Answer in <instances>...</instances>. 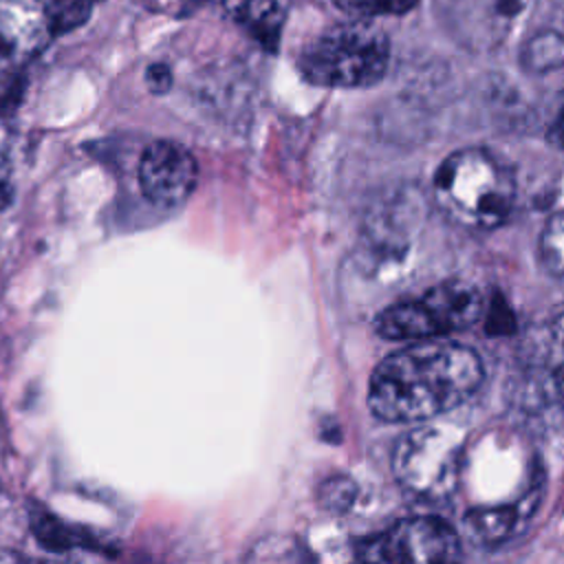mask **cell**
<instances>
[{
	"label": "cell",
	"instance_id": "6da1fadb",
	"mask_svg": "<svg viewBox=\"0 0 564 564\" xmlns=\"http://www.w3.org/2000/svg\"><path fill=\"white\" fill-rule=\"evenodd\" d=\"M485 368L469 346L414 341L383 357L370 375L368 408L390 423H416L458 408L482 383Z\"/></svg>",
	"mask_w": 564,
	"mask_h": 564
},
{
	"label": "cell",
	"instance_id": "7a4b0ae2",
	"mask_svg": "<svg viewBox=\"0 0 564 564\" xmlns=\"http://www.w3.org/2000/svg\"><path fill=\"white\" fill-rule=\"evenodd\" d=\"M432 196L456 225L491 231L511 216L516 178L511 167L491 150L463 148L438 163L432 176Z\"/></svg>",
	"mask_w": 564,
	"mask_h": 564
},
{
	"label": "cell",
	"instance_id": "3957f363",
	"mask_svg": "<svg viewBox=\"0 0 564 564\" xmlns=\"http://www.w3.org/2000/svg\"><path fill=\"white\" fill-rule=\"evenodd\" d=\"M390 62L388 35L368 20L330 24L300 55L302 77L322 88H368L383 79Z\"/></svg>",
	"mask_w": 564,
	"mask_h": 564
},
{
	"label": "cell",
	"instance_id": "277c9868",
	"mask_svg": "<svg viewBox=\"0 0 564 564\" xmlns=\"http://www.w3.org/2000/svg\"><path fill=\"white\" fill-rule=\"evenodd\" d=\"M482 313V291L474 282L449 278L386 306L375 317V330L392 341H430L474 326Z\"/></svg>",
	"mask_w": 564,
	"mask_h": 564
},
{
	"label": "cell",
	"instance_id": "5b68a950",
	"mask_svg": "<svg viewBox=\"0 0 564 564\" xmlns=\"http://www.w3.org/2000/svg\"><path fill=\"white\" fill-rule=\"evenodd\" d=\"M361 564H460L463 549L449 522L414 516L364 538L357 546Z\"/></svg>",
	"mask_w": 564,
	"mask_h": 564
},
{
	"label": "cell",
	"instance_id": "8992f818",
	"mask_svg": "<svg viewBox=\"0 0 564 564\" xmlns=\"http://www.w3.org/2000/svg\"><path fill=\"white\" fill-rule=\"evenodd\" d=\"M392 471L410 494L441 500L456 485L458 438L449 430L419 425L397 441Z\"/></svg>",
	"mask_w": 564,
	"mask_h": 564
},
{
	"label": "cell",
	"instance_id": "52a82bcc",
	"mask_svg": "<svg viewBox=\"0 0 564 564\" xmlns=\"http://www.w3.org/2000/svg\"><path fill=\"white\" fill-rule=\"evenodd\" d=\"M531 0H434L441 29L469 53L498 48L527 13Z\"/></svg>",
	"mask_w": 564,
	"mask_h": 564
},
{
	"label": "cell",
	"instance_id": "ba28073f",
	"mask_svg": "<svg viewBox=\"0 0 564 564\" xmlns=\"http://www.w3.org/2000/svg\"><path fill=\"white\" fill-rule=\"evenodd\" d=\"M513 386L524 405L564 403V313L524 339Z\"/></svg>",
	"mask_w": 564,
	"mask_h": 564
},
{
	"label": "cell",
	"instance_id": "9c48e42d",
	"mask_svg": "<svg viewBox=\"0 0 564 564\" xmlns=\"http://www.w3.org/2000/svg\"><path fill=\"white\" fill-rule=\"evenodd\" d=\"M198 183L194 154L172 139L152 141L139 161V187L159 207L185 203Z\"/></svg>",
	"mask_w": 564,
	"mask_h": 564
},
{
	"label": "cell",
	"instance_id": "30bf717a",
	"mask_svg": "<svg viewBox=\"0 0 564 564\" xmlns=\"http://www.w3.org/2000/svg\"><path fill=\"white\" fill-rule=\"evenodd\" d=\"M55 29L44 0H0V48L13 59L40 55Z\"/></svg>",
	"mask_w": 564,
	"mask_h": 564
},
{
	"label": "cell",
	"instance_id": "8fae6325",
	"mask_svg": "<svg viewBox=\"0 0 564 564\" xmlns=\"http://www.w3.org/2000/svg\"><path fill=\"white\" fill-rule=\"evenodd\" d=\"M225 13L262 48L278 51L284 11L278 0H223Z\"/></svg>",
	"mask_w": 564,
	"mask_h": 564
},
{
	"label": "cell",
	"instance_id": "7c38bea8",
	"mask_svg": "<svg viewBox=\"0 0 564 564\" xmlns=\"http://www.w3.org/2000/svg\"><path fill=\"white\" fill-rule=\"evenodd\" d=\"M520 66L531 75H546L564 66V31L555 26L535 29L518 51Z\"/></svg>",
	"mask_w": 564,
	"mask_h": 564
},
{
	"label": "cell",
	"instance_id": "4fadbf2b",
	"mask_svg": "<svg viewBox=\"0 0 564 564\" xmlns=\"http://www.w3.org/2000/svg\"><path fill=\"white\" fill-rule=\"evenodd\" d=\"M518 518L520 511L511 505L478 507L465 516V531L478 544H500L513 533Z\"/></svg>",
	"mask_w": 564,
	"mask_h": 564
},
{
	"label": "cell",
	"instance_id": "5bb4252c",
	"mask_svg": "<svg viewBox=\"0 0 564 564\" xmlns=\"http://www.w3.org/2000/svg\"><path fill=\"white\" fill-rule=\"evenodd\" d=\"M540 258L546 271L564 282V209L551 216L542 229Z\"/></svg>",
	"mask_w": 564,
	"mask_h": 564
},
{
	"label": "cell",
	"instance_id": "9a60e30c",
	"mask_svg": "<svg viewBox=\"0 0 564 564\" xmlns=\"http://www.w3.org/2000/svg\"><path fill=\"white\" fill-rule=\"evenodd\" d=\"M357 500V482L346 474L328 476L317 487V502L324 511L341 516Z\"/></svg>",
	"mask_w": 564,
	"mask_h": 564
},
{
	"label": "cell",
	"instance_id": "2e32d148",
	"mask_svg": "<svg viewBox=\"0 0 564 564\" xmlns=\"http://www.w3.org/2000/svg\"><path fill=\"white\" fill-rule=\"evenodd\" d=\"M31 529L35 533V538L53 551H62V549H70L73 544H82L79 535L73 533V529H68L64 522H59L57 518H53L48 511L44 509H35L31 511Z\"/></svg>",
	"mask_w": 564,
	"mask_h": 564
},
{
	"label": "cell",
	"instance_id": "e0dca14e",
	"mask_svg": "<svg viewBox=\"0 0 564 564\" xmlns=\"http://www.w3.org/2000/svg\"><path fill=\"white\" fill-rule=\"evenodd\" d=\"M350 20H370L379 15H401L412 11L419 0H333Z\"/></svg>",
	"mask_w": 564,
	"mask_h": 564
},
{
	"label": "cell",
	"instance_id": "ac0fdd59",
	"mask_svg": "<svg viewBox=\"0 0 564 564\" xmlns=\"http://www.w3.org/2000/svg\"><path fill=\"white\" fill-rule=\"evenodd\" d=\"M55 35L73 31L77 26H82L90 13L97 0H44Z\"/></svg>",
	"mask_w": 564,
	"mask_h": 564
},
{
	"label": "cell",
	"instance_id": "d6986e66",
	"mask_svg": "<svg viewBox=\"0 0 564 564\" xmlns=\"http://www.w3.org/2000/svg\"><path fill=\"white\" fill-rule=\"evenodd\" d=\"M544 137L555 150L564 152V90H560L551 104Z\"/></svg>",
	"mask_w": 564,
	"mask_h": 564
},
{
	"label": "cell",
	"instance_id": "ffe728a7",
	"mask_svg": "<svg viewBox=\"0 0 564 564\" xmlns=\"http://www.w3.org/2000/svg\"><path fill=\"white\" fill-rule=\"evenodd\" d=\"M145 84H148V88H150L152 93H156V95L167 93L170 86H172V73H170V68H167L165 64H161V62L150 64L148 70H145Z\"/></svg>",
	"mask_w": 564,
	"mask_h": 564
},
{
	"label": "cell",
	"instance_id": "44dd1931",
	"mask_svg": "<svg viewBox=\"0 0 564 564\" xmlns=\"http://www.w3.org/2000/svg\"><path fill=\"white\" fill-rule=\"evenodd\" d=\"M13 200V181H11V167L7 156L0 152V212L9 207Z\"/></svg>",
	"mask_w": 564,
	"mask_h": 564
},
{
	"label": "cell",
	"instance_id": "7402d4cb",
	"mask_svg": "<svg viewBox=\"0 0 564 564\" xmlns=\"http://www.w3.org/2000/svg\"><path fill=\"white\" fill-rule=\"evenodd\" d=\"M0 564H35L31 560H26L22 553L18 551H11V549H4L0 546Z\"/></svg>",
	"mask_w": 564,
	"mask_h": 564
},
{
	"label": "cell",
	"instance_id": "603a6c76",
	"mask_svg": "<svg viewBox=\"0 0 564 564\" xmlns=\"http://www.w3.org/2000/svg\"><path fill=\"white\" fill-rule=\"evenodd\" d=\"M40 564H77V562H40Z\"/></svg>",
	"mask_w": 564,
	"mask_h": 564
}]
</instances>
